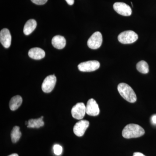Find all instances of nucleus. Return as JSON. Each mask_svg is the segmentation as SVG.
Masks as SVG:
<instances>
[{
  "label": "nucleus",
  "mask_w": 156,
  "mask_h": 156,
  "mask_svg": "<svg viewBox=\"0 0 156 156\" xmlns=\"http://www.w3.org/2000/svg\"><path fill=\"white\" fill-rule=\"evenodd\" d=\"M113 8L117 13L122 16H130L132 13L131 7L125 3H115L113 5Z\"/></svg>",
  "instance_id": "obj_8"
},
{
  "label": "nucleus",
  "mask_w": 156,
  "mask_h": 156,
  "mask_svg": "<svg viewBox=\"0 0 156 156\" xmlns=\"http://www.w3.org/2000/svg\"><path fill=\"white\" fill-rule=\"evenodd\" d=\"M100 113V109L97 102L93 98L88 100L86 106V113L89 115L96 116Z\"/></svg>",
  "instance_id": "obj_9"
},
{
  "label": "nucleus",
  "mask_w": 156,
  "mask_h": 156,
  "mask_svg": "<svg viewBox=\"0 0 156 156\" xmlns=\"http://www.w3.org/2000/svg\"><path fill=\"white\" fill-rule=\"evenodd\" d=\"M145 134L144 129L136 124H128L123 129L122 134L124 138L130 139L137 138L143 136Z\"/></svg>",
  "instance_id": "obj_1"
},
{
  "label": "nucleus",
  "mask_w": 156,
  "mask_h": 156,
  "mask_svg": "<svg viewBox=\"0 0 156 156\" xmlns=\"http://www.w3.org/2000/svg\"><path fill=\"white\" fill-rule=\"evenodd\" d=\"M28 121H26V122H25V125H28Z\"/></svg>",
  "instance_id": "obj_25"
},
{
  "label": "nucleus",
  "mask_w": 156,
  "mask_h": 156,
  "mask_svg": "<svg viewBox=\"0 0 156 156\" xmlns=\"http://www.w3.org/2000/svg\"><path fill=\"white\" fill-rule=\"evenodd\" d=\"M56 78L55 75H50L45 78L42 85V89L45 93L52 92L56 85Z\"/></svg>",
  "instance_id": "obj_7"
},
{
  "label": "nucleus",
  "mask_w": 156,
  "mask_h": 156,
  "mask_svg": "<svg viewBox=\"0 0 156 156\" xmlns=\"http://www.w3.org/2000/svg\"><path fill=\"white\" fill-rule=\"evenodd\" d=\"M73 118L78 120H81L85 116L86 113V106L82 102L77 103L73 107L71 110Z\"/></svg>",
  "instance_id": "obj_6"
},
{
  "label": "nucleus",
  "mask_w": 156,
  "mask_h": 156,
  "mask_svg": "<svg viewBox=\"0 0 156 156\" xmlns=\"http://www.w3.org/2000/svg\"><path fill=\"white\" fill-rule=\"evenodd\" d=\"M8 156H19L17 154H13Z\"/></svg>",
  "instance_id": "obj_24"
},
{
  "label": "nucleus",
  "mask_w": 156,
  "mask_h": 156,
  "mask_svg": "<svg viewBox=\"0 0 156 156\" xmlns=\"http://www.w3.org/2000/svg\"><path fill=\"white\" fill-rule=\"evenodd\" d=\"M138 36L137 34L132 30L125 31L118 36V40L122 44H131L137 41Z\"/></svg>",
  "instance_id": "obj_3"
},
{
  "label": "nucleus",
  "mask_w": 156,
  "mask_h": 156,
  "mask_svg": "<svg viewBox=\"0 0 156 156\" xmlns=\"http://www.w3.org/2000/svg\"><path fill=\"white\" fill-rule=\"evenodd\" d=\"M23 99L20 95H16L12 97L9 102V107L11 111H15L19 108L22 104Z\"/></svg>",
  "instance_id": "obj_15"
},
{
  "label": "nucleus",
  "mask_w": 156,
  "mask_h": 156,
  "mask_svg": "<svg viewBox=\"0 0 156 156\" xmlns=\"http://www.w3.org/2000/svg\"><path fill=\"white\" fill-rule=\"evenodd\" d=\"M133 156H146L140 152H135L133 154Z\"/></svg>",
  "instance_id": "obj_23"
},
{
  "label": "nucleus",
  "mask_w": 156,
  "mask_h": 156,
  "mask_svg": "<svg viewBox=\"0 0 156 156\" xmlns=\"http://www.w3.org/2000/svg\"><path fill=\"white\" fill-rule=\"evenodd\" d=\"M62 148L58 144H55L53 146V152L56 155H60L62 153Z\"/></svg>",
  "instance_id": "obj_19"
},
{
  "label": "nucleus",
  "mask_w": 156,
  "mask_h": 156,
  "mask_svg": "<svg viewBox=\"0 0 156 156\" xmlns=\"http://www.w3.org/2000/svg\"><path fill=\"white\" fill-rule=\"evenodd\" d=\"M118 90L120 95L125 100L130 103H134L136 101V96L133 89L125 83H121L118 85Z\"/></svg>",
  "instance_id": "obj_2"
},
{
  "label": "nucleus",
  "mask_w": 156,
  "mask_h": 156,
  "mask_svg": "<svg viewBox=\"0 0 156 156\" xmlns=\"http://www.w3.org/2000/svg\"><path fill=\"white\" fill-rule=\"evenodd\" d=\"M102 34L100 32H96L91 36L88 40L87 45L90 49L95 50L100 48L102 44Z\"/></svg>",
  "instance_id": "obj_5"
},
{
  "label": "nucleus",
  "mask_w": 156,
  "mask_h": 156,
  "mask_svg": "<svg viewBox=\"0 0 156 156\" xmlns=\"http://www.w3.org/2000/svg\"><path fill=\"white\" fill-rule=\"evenodd\" d=\"M0 42L3 47L9 48L11 45V36L10 31L7 28H4L0 32Z\"/></svg>",
  "instance_id": "obj_11"
},
{
  "label": "nucleus",
  "mask_w": 156,
  "mask_h": 156,
  "mask_svg": "<svg viewBox=\"0 0 156 156\" xmlns=\"http://www.w3.org/2000/svg\"><path fill=\"white\" fill-rule=\"evenodd\" d=\"M37 23L34 19H30L26 23L23 28V33L26 35H29L31 34L36 28Z\"/></svg>",
  "instance_id": "obj_14"
},
{
  "label": "nucleus",
  "mask_w": 156,
  "mask_h": 156,
  "mask_svg": "<svg viewBox=\"0 0 156 156\" xmlns=\"http://www.w3.org/2000/svg\"><path fill=\"white\" fill-rule=\"evenodd\" d=\"M100 63L96 60H91L80 63L78 66V69L83 72H90L96 70L100 67Z\"/></svg>",
  "instance_id": "obj_4"
},
{
  "label": "nucleus",
  "mask_w": 156,
  "mask_h": 156,
  "mask_svg": "<svg viewBox=\"0 0 156 156\" xmlns=\"http://www.w3.org/2000/svg\"><path fill=\"white\" fill-rule=\"evenodd\" d=\"M151 121L153 125L156 126V115H152L151 119Z\"/></svg>",
  "instance_id": "obj_21"
},
{
  "label": "nucleus",
  "mask_w": 156,
  "mask_h": 156,
  "mask_svg": "<svg viewBox=\"0 0 156 156\" xmlns=\"http://www.w3.org/2000/svg\"><path fill=\"white\" fill-rule=\"evenodd\" d=\"M34 4L37 5H44L48 2V0H31Z\"/></svg>",
  "instance_id": "obj_20"
},
{
  "label": "nucleus",
  "mask_w": 156,
  "mask_h": 156,
  "mask_svg": "<svg viewBox=\"0 0 156 156\" xmlns=\"http://www.w3.org/2000/svg\"><path fill=\"white\" fill-rule=\"evenodd\" d=\"M28 55L30 57L33 59L39 60L45 57V53L44 51L41 48H33L29 51Z\"/></svg>",
  "instance_id": "obj_12"
},
{
  "label": "nucleus",
  "mask_w": 156,
  "mask_h": 156,
  "mask_svg": "<svg viewBox=\"0 0 156 156\" xmlns=\"http://www.w3.org/2000/svg\"><path fill=\"white\" fill-rule=\"evenodd\" d=\"M89 121L85 120H80L76 123L74 126V133L77 136H83L85 134L87 128L89 127Z\"/></svg>",
  "instance_id": "obj_10"
},
{
  "label": "nucleus",
  "mask_w": 156,
  "mask_h": 156,
  "mask_svg": "<svg viewBox=\"0 0 156 156\" xmlns=\"http://www.w3.org/2000/svg\"><path fill=\"white\" fill-rule=\"evenodd\" d=\"M52 44L56 49L60 50L65 47L66 41L64 37L60 35H56L53 37L52 40Z\"/></svg>",
  "instance_id": "obj_13"
},
{
  "label": "nucleus",
  "mask_w": 156,
  "mask_h": 156,
  "mask_svg": "<svg viewBox=\"0 0 156 156\" xmlns=\"http://www.w3.org/2000/svg\"><path fill=\"white\" fill-rule=\"evenodd\" d=\"M66 1L69 5H72L74 3V0H66Z\"/></svg>",
  "instance_id": "obj_22"
},
{
  "label": "nucleus",
  "mask_w": 156,
  "mask_h": 156,
  "mask_svg": "<svg viewBox=\"0 0 156 156\" xmlns=\"http://www.w3.org/2000/svg\"><path fill=\"white\" fill-rule=\"evenodd\" d=\"M136 69L139 72L143 74H147L149 72V66L147 62L142 60L136 64Z\"/></svg>",
  "instance_id": "obj_18"
},
{
  "label": "nucleus",
  "mask_w": 156,
  "mask_h": 156,
  "mask_svg": "<svg viewBox=\"0 0 156 156\" xmlns=\"http://www.w3.org/2000/svg\"><path fill=\"white\" fill-rule=\"evenodd\" d=\"M11 138L12 142L14 143H17L21 136V133L20 131V127L14 126L11 132Z\"/></svg>",
  "instance_id": "obj_17"
},
{
  "label": "nucleus",
  "mask_w": 156,
  "mask_h": 156,
  "mask_svg": "<svg viewBox=\"0 0 156 156\" xmlns=\"http://www.w3.org/2000/svg\"><path fill=\"white\" fill-rule=\"evenodd\" d=\"M44 116H41L38 119H31L28 121V124L27 126L28 128H39L43 127L44 125L43 121Z\"/></svg>",
  "instance_id": "obj_16"
}]
</instances>
